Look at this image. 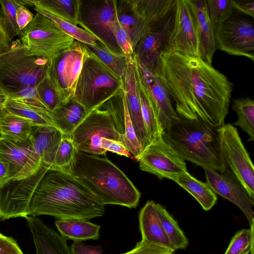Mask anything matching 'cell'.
Listing matches in <instances>:
<instances>
[{
  "mask_svg": "<svg viewBox=\"0 0 254 254\" xmlns=\"http://www.w3.org/2000/svg\"><path fill=\"white\" fill-rule=\"evenodd\" d=\"M158 77L175 103L180 117L220 127L228 113L233 85L200 57L164 50Z\"/></svg>",
  "mask_w": 254,
  "mask_h": 254,
  "instance_id": "cell-1",
  "label": "cell"
},
{
  "mask_svg": "<svg viewBox=\"0 0 254 254\" xmlns=\"http://www.w3.org/2000/svg\"><path fill=\"white\" fill-rule=\"evenodd\" d=\"M105 210L101 200L71 174L50 168L34 192L27 215L89 221L103 216Z\"/></svg>",
  "mask_w": 254,
  "mask_h": 254,
  "instance_id": "cell-2",
  "label": "cell"
},
{
  "mask_svg": "<svg viewBox=\"0 0 254 254\" xmlns=\"http://www.w3.org/2000/svg\"><path fill=\"white\" fill-rule=\"evenodd\" d=\"M97 196L105 205L129 208L138 204L141 194L125 174L106 157L76 150L66 171Z\"/></svg>",
  "mask_w": 254,
  "mask_h": 254,
  "instance_id": "cell-3",
  "label": "cell"
},
{
  "mask_svg": "<svg viewBox=\"0 0 254 254\" xmlns=\"http://www.w3.org/2000/svg\"><path fill=\"white\" fill-rule=\"evenodd\" d=\"M219 128L199 119L179 117L170 123L163 137L184 161L220 172L227 167L222 154Z\"/></svg>",
  "mask_w": 254,
  "mask_h": 254,
  "instance_id": "cell-4",
  "label": "cell"
},
{
  "mask_svg": "<svg viewBox=\"0 0 254 254\" xmlns=\"http://www.w3.org/2000/svg\"><path fill=\"white\" fill-rule=\"evenodd\" d=\"M87 49L72 99L90 112L122 91L123 82Z\"/></svg>",
  "mask_w": 254,
  "mask_h": 254,
  "instance_id": "cell-5",
  "label": "cell"
},
{
  "mask_svg": "<svg viewBox=\"0 0 254 254\" xmlns=\"http://www.w3.org/2000/svg\"><path fill=\"white\" fill-rule=\"evenodd\" d=\"M50 62L33 55L21 43L0 53V88L7 95L36 86L47 75Z\"/></svg>",
  "mask_w": 254,
  "mask_h": 254,
  "instance_id": "cell-6",
  "label": "cell"
},
{
  "mask_svg": "<svg viewBox=\"0 0 254 254\" xmlns=\"http://www.w3.org/2000/svg\"><path fill=\"white\" fill-rule=\"evenodd\" d=\"M75 40L55 22L37 12L20 37L21 44L30 54L45 58L50 63L71 47Z\"/></svg>",
  "mask_w": 254,
  "mask_h": 254,
  "instance_id": "cell-7",
  "label": "cell"
},
{
  "mask_svg": "<svg viewBox=\"0 0 254 254\" xmlns=\"http://www.w3.org/2000/svg\"><path fill=\"white\" fill-rule=\"evenodd\" d=\"M70 137L77 150L95 155L106 154L101 146L102 138L121 142L113 116L104 103L89 113Z\"/></svg>",
  "mask_w": 254,
  "mask_h": 254,
  "instance_id": "cell-8",
  "label": "cell"
},
{
  "mask_svg": "<svg viewBox=\"0 0 254 254\" xmlns=\"http://www.w3.org/2000/svg\"><path fill=\"white\" fill-rule=\"evenodd\" d=\"M117 18L116 0H79L77 25L112 50L123 54L112 33Z\"/></svg>",
  "mask_w": 254,
  "mask_h": 254,
  "instance_id": "cell-9",
  "label": "cell"
},
{
  "mask_svg": "<svg viewBox=\"0 0 254 254\" xmlns=\"http://www.w3.org/2000/svg\"><path fill=\"white\" fill-rule=\"evenodd\" d=\"M87 52L84 44L75 40L71 47L50 63L47 74L57 92L60 105L72 98Z\"/></svg>",
  "mask_w": 254,
  "mask_h": 254,
  "instance_id": "cell-10",
  "label": "cell"
},
{
  "mask_svg": "<svg viewBox=\"0 0 254 254\" xmlns=\"http://www.w3.org/2000/svg\"><path fill=\"white\" fill-rule=\"evenodd\" d=\"M235 9L214 27L217 49L230 55L254 61V26L253 21Z\"/></svg>",
  "mask_w": 254,
  "mask_h": 254,
  "instance_id": "cell-11",
  "label": "cell"
},
{
  "mask_svg": "<svg viewBox=\"0 0 254 254\" xmlns=\"http://www.w3.org/2000/svg\"><path fill=\"white\" fill-rule=\"evenodd\" d=\"M221 144L225 164L249 196L254 200V168L237 128L230 123L219 127Z\"/></svg>",
  "mask_w": 254,
  "mask_h": 254,
  "instance_id": "cell-12",
  "label": "cell"
},
{
  "mask_svg": "<svg viewBox=\"0 0 254 254\" xmlns=\"http://www.w3.org/2000/svg\"><path fill=\"white\" fill-rule=\"evenodd\" d=\"M50 166L42 163L33 174L18 180L9 179L0 187V219L27 216L34 192Z\"/></svg>",
  "mask_w": 254,
  "mask_h": 254,
  "instance_id": "cell-13",
  "label": "cell"
},
{
  "mask_svg": "<svg viewBox=\"0 0 254 254\" xmlns=\"http://www.w3.org/2000/svg\"><path fill=\"white\" fill-rule=\"evenodd\" d=\"M165 50L200 57L196 20L190 0H176L173 26Z\"/></svg>",
  "mask_w": 254,
  "mask_h": 254,
  "instance_id": "cell-14",
  "label": "cell"
},
{
  "mask_svg": "<svg viewBox=\"0 0 254 254\" xmlns=\"http://www.w3.org/2000/svg\"><path fill=\"white\" fill-rule=\"evenodd\" d=\"M139 168L153 174L160 179L174 181L181 175L188 173L186 163L163 136L151 142L136 159Z\"/></svg>",
  "mask_w": 254,
  "mask_h": 254,
  "instance_id": "cell-15",
  "label": "cell"
},
{
  "mask_svg": "<svg viewBox=\"0 0 254 254\" xmlns=\"http://www.w3.org/2000/svg\"><path fill=\"white\" fill-rule=\"evenodd\" d=\"M174 8L140 38L134 49L138 62L158 77L161 72L160 55L166 47L173 26Z\"/></svg>",
  "mask_w": 254,
  "mask_h": 254,
  "instance_id": "cell-16",
  "label": "cell"
},
{
  "mask_svg": "<svg viewBox=\"0 0 254 254\" xmlns=\"http://www.w3.org/2000/svg\"><path fill=\"white\" fill-rule=\"evenodd\" d=\"M206 183L213 191L230 201L243 212L250 226H254V200L248 195L230 169L218 171L204 169Z\"/></svg>",
  "mask_w": 254,
  "mask_h": 254,
  "instance_id": "cell-17",
  "label": "cell"
},
{
  "mask_svg": "<svg viewBox=\"0 0 254 254\" xmlns=\"http://www.w3.org/2000/svg\"><path fill=\"white\" fill-rule=\"evenodd\" d=\"M135 23L130 39L134 47L140 38L174 8L176 0H128Z\"/></svg>",
  "mask_w": 254,
  "mask_h": 254,
  "instance_id": "cell-18",
  "label": "cell"
},
{
  "mask_svg": "<svg viewBox=\"0 0 254 254\" xmlns=\"http://www.w3.org/2000/svg\"><path fill=\"white\" fill-rule=\"evenodd\" d=\"M0 157L11 167V179L18 180L35 173L42 161L34 150L30 140L23 142L0 138Z\"/></svg>",
  "mask_w": 254,
  "mask_h": 254,
  "instance_id": "cell-19",
  "label": "cell"
},
{
  "mask_svg": "<svg viewBox=\"0 0 254 254\" xmlns=\"http://www.w3.org/2000/svg\"><path fill=\"white\" fill-rule=\"evenodd\" d=\"M135 70L144 84L164 132L179 116L173 107L171 97L160 78L144 68L133 55Z\"/></svg>",
  "mask_w": 254,
  "mask_h": 254,
  "instance_id": "cell-20",
  "label": "cell"
},
{
  "mask_svg": "<svg viewBox=\"0 0 254 254\" xmlns=\"http://www.w3.org/2000/svg\"><path fill=\"white\" fill-rule=\"evenodd\" d=\"M114 119L121 142L136 160L143 149L135 134L125 99L124 87L122 91L104 102Z\"/></svg>",
  "mask_w": 254,
  "mask_h": 254,
  "instance_id": "cell-21",
  "label": "cell"
},
{
  "mask_svg": "<svg viewBox=\"0 0 254 254\" xmlns=\"http://www.w3.org/2000/svg\"><path fill=\"white\" fill-rule=\"evenodd\" d=\"M122 80L128 114L137 138L143 150L151 141L142 119L133 56L128 58L127 68Z\"/></svg>",
  "mask_w": 254,
  "mask_h": 254,
  "instance_id": "cell-22",
  "label": "cell"
},
{
  "mask_svg": "<svg viewBox=\"0 0 254 254\" xmlns=\"http://www.w3.org/2000/svg\"><path fill=\"white\" fill-rule=\"evenodd\" d=\"M32 234L36 254H72L66 240L36 217H25Z\"/></svg>",
  "mask_w": 254,
  "mask_h": 254,
  "instance_id": "cell-23",
  "label": "cell"
},
{
  "mask_svg": "<svg viewBox=\"0 0 254 254\" xmlns=\"http://www.w3.org/2000/svg\"><path fill=\"white\" fill-rule=\"evenodd\" d=\"M138 220L141 240L175 252L163 229L156 203L153 200L147 201L139 211Z\"/></svg>",
  "mask_w": 254,
  "mask_h": 254,
  "instance_id": "cell-24",
  "label": "cell"
},
{
  "mask_svg": "<svg viewBox=\"0 0 254 254\" xmlns=\"http://www.w3.org/2000/svg\"><path fill=\"white\" fill-rule=\"evenodd\" d=\"M197 23L200 57L212 64V58L217 49L214 27L208 16L206 0H190Z\"/></svg>",
  "mask_w": 254,
  "mask_h": 254,
  "instance_id": "cell-25",
  "label": "cell"
},
{
  "mask_svg": "<svg viewBox=\"0 0 254 254\" xmlns=\"http://www.w3.org/2000/svg\"><path fill=\"white\" fill-rule=\"evenodd\" d=\"M63 134L51 125H34L30 140L33 147L44 164L52 166Z\"/></svg>",
  "mask_w": 254,
  "mask_h": 254,
  "instance_id": "cell-26",
  "label": "cell"
},
{
  "mask_svg": "<svg viewBox=\"0 0 254 254\" xmlns=\"http://www.w3.org/2000/svg\"><path fill=\"white\" fill-rule=\"evenodd\" d=\"M89 112L72 98L52 111L50 117L53 126L63 135L71 137L75 129Z\"/></svg>",
  "mask_w": 254,
  "mask_h": 254,
  "instance_id": "cell-27",
  "label": "cell"
},
{
  "mask_svg": "<svg viewBox=\"0 0 254 254\" xmlns=\"http://www.w3.org/2000/svg\"><path fill=\"white\" fill-rule=\"evenodd\" d=\"M60 235L65 240L82 242L98 239L101 226L89 221L58 220L55 222Z\"/></svg>",
  "mask_w": 254,
  "mask_h": 254,
  "instance_id": "cell-28",
  "label": "cell"
},
{
  "mask_svg": "<svg viewBox=\"0 0 254 254\" xmlns=\"http://www.w3.org/2000/svg\"><path fill=\"white\" fill-rule=\"evenodd\" d=\"M135 71L142 119L146 132L151 142L162 137L164 132L147 90L135 68Z\"/></svg>",
  "mask_w": 254,
  "mask_h": 254,
  "instance_id": "cell-29",
  "label": "cell"
},
{
  "mask_svg": "<svg viewBox=\"0 0 254 254\" xmlns=\"http://www.w3.org/2000/svg\"><path fill=\"white\" fill-rule=\"evenodd\" d=\"M34 126L27 119L3 112L0 116L1 137L14 142L30 140L31 132Z\"/></svg>",
  "mask_w": 254,
  "mask_h": 254,
  "instance_id": "cell-30",
  "label": "cell"
},
{
  "mask_svg": "<svg viewBox=\"0 0 254 254\" xmlns=\"http://www.w3.org/2000/svg\"><path fill=\"white\" fill-rule=\"evenodd\" d=\"M190 194L205 211L216 203L217 197L206 183L199 181L188 172L178 176L174 181Z\"/></svg>",
  "mask_w": 254,
  "mask_h": 254,
  "instance_id": "cell-31",
  "label": "cell"
},
{
  "mask_svg": "<svg viewBox=\"0 0 254 254\" xmlns=\"http://www.w3.org/2000/svg\"><path fill=\"white\" fill-rule=\"evenodd\" d=\"M33 7L77 25L79 0H32Z\"/></svg>",
  "mask_w": 254,
  "mask_h": 254,
  "instance_id": "cell-32",
  "label": "cell"
},
{
  "mask_svg": "<svg viewBox=\"0 0 254 254\" xmlns=\"http://www.w3.org/2000/svg\"><path fill=\"white\" fill-rule=\"evenodd\" d=\"M4 112L27 119L34 125L53 126L50 117L51 112L43 111L8 96L4 103Z\"/></svg>",
  "mask_w": 254,
  "mask_h": 254,
  "instance_id": "cell-33",
  "label": "cell"
},
{
  "mask_svg": "<svg viewBox=\"0 0 254 254\" xmlns=\"http://www.w3.org/2000/svg\"><path fill=\"white\" fill-rule=\"evenodd\" d=\"M85 45L110 69L122 79L127 68L129 57L112 50L98 41L96 46Z\"/></svg>",
  "mask_w": 254,
  "mask_h": 254,
  "instance_id": "cell-34",
  "label": "cell"
},
{
  "mask_svg": "<svg viewBox=\"0 0 254 254\" xmlns=\"http://www.w3.org/2000/svg\"><path fill=\"white\" fill-rule=\"evenodd\" d=\"M156 207L163 229L174 249H185L189 241L177 222L160 204L156 203Z\"/></svg>",
  "mask_w": 254,
  "mask_h": 254,
  "instance_id": "cell-35",
  "label": "cell"
},
{
  "mask_svg": "<svg viewBox=\"0 0 254 254\" xmlns=\"http://www.w3.org/2000/svg\"><path fill=\"white\" fill-rule=\"evenodd\" d=\"M232 109L236 112L238 119L234 125L240 127L247 133L250 138L254 140V101L248 98H239L233 100Z\"/></svg>",
  "mask_w": 254,
  "mask_h": 254,
  "instance_id": "cell-36",
  "label": "cell"
},
{
  "mask_svg": "<svg viewBox=\"0 0 254 254\" xmlns=\"http://www.w3.org/2000/svg\"><path fill=\"white\" fill-rule=\"evenodd\" d=\"M34 9L55 22L67 35L80 43L90 46H96L97 40L91 34L81 27L50 13L34 7Z\"/></svg>",
  "mask_w": 254,
  "mask_h": 254,
  "instance_id": "cell-37",
  "label": "cell"
},
{
  "mask_svg": "<svg viewBox=\"0 0 254 254\" xmlns=\"http://www.w3.org/2000/svg\"><path fill=\"white\" fill-rule=\"evenodd\" d=\"M254 251V226L238 231L224 254H250Z\"/></svg>",
  "mask_w": 254,
  "mask_h": 254,
  "instance_id": "cell-38",
  "label": "cell"
},
{
  "mask_svg": "<svg viewBox=\"0 0 254 254\" xmlns=\"http://www.w3.org/2000/svg\"><path fill=\"white\" fill-rule=\"evenodd\" d=\"M76 150L71 137L63 135L50 168L66 172L73 160Z\"/></svg>",
  "mask_w": 254,
  "mask_h": 254,
  "instance_id": "cell-39",
  "label": "cell"
},
{
  "mask_svg": "<svg viewBox=\"0 0 254 254\" xmlns=\"http://www.w3.org/2000/svg\"><path fill=\"white\" fill-rule=\"evenodd\" d=\"M32 6L31 0H0V10L12 37H21L22 32L17 26L16 20L17 9L21 6Z\"/></svg>",
  "mask_w": 254,
  "mask_h": 254,
  "instance_id": "cell-40",
  "label": "cell"
},
{
  "mask_svg": "<svg viewBox=\"0 0 254 254\" xmlns=\"http://www.w3.org/2000/svg\"><path fill=\"white\" fill-rule=\"evenodd\" d=\"M207 10L214 27L234 11L233 0H206Z\"/></svg>",
  "mask_w": 254,
  "mask_h": 254,
  "instance_id": "cell-41",
  "label": "cell"
},
{
  "mask_svg": "<svg viewBox=\"0 0 254 254\" xmlns=\"http://www.w3.org/2000/svg\"><path fill=\"white\" fill-rule=\"evenodd\" d=\"M36 87L39 96L51 112L60 106L57 92L47 74Z\"/></svg>",
  "mask_w": 254,
  "mask_h": 254,
  "instance_id": "cell-42",
  "label": "cell"
},
{
  "mask_svg": "<svg viewBox=\"0 0 254 254\" xmlns=\"http://www.w3.org/2000/svg\"><path fill=\"white\" fill-rule=\"evenodd\" d=\"M43 111L51 112L39 96L36 86L28 87L16 93L7 95Z\"/></svg>",
  "mask_w": 254,
  "mask_h": 254,
  "instance_id": "cell-43",
  "label": "cell"
},
{
  "mask_svg": "<svg viewBox=\"0 0 254 254\" xmlns=\"http://www.w3.org/2000/svg\"><path fill=\"white\" fill-rule=\"evenodd\" d=\"M116 8L118 19L130 38L131 31L134 24L135 19L128 0H116Z\"/></svg>",
  "mask_w": 254,
  "mask_h": 254,
  "instance_id": "cell-44",
  "label": "cell"
},
{
  "mask_svg": "<svg viewBox=\"0 0 254 254\" xmlns=\"http://www.w3.org/2000/svg\"><path fill=\"white\" fill-rule=\"evenodd\" d=\"M112 33L122 53L127 57L133 56L134 48L129 37L118 18L113 23Z\"/></svg>",
  "mask_w": 254,
  "mask_h": 254,
  "instance_id": "cell-45",
  "label": "cell"
},
{
  "mask_svg": "<svg viewBox=\"0 0 254 254\" xmlns=\"http://www.w3.org/2000/svg\"><path fill=\"white\" fill-rule=\"evenodd\" d=\"M174 252L168 248L141 240L136 243L133 249L122 254H174Z\"/></svg>",
  "mask_w": 254,
  "mask_h": 254,
  "instance_id": "cell-46",
  "label": "cell"
},
{
  "mask_svg": "<svg viewBox=\"0 0 254 254\" xmlns=\"http://www.w3.org/2000/svg\"><path fill=\"white\" fill-rule=\"evenodd\" d=\"M13 37L0 10V53L10 48L13 43Z\"/></svg>",
  "mask_w": 254,
  "mask_h": 254,
  "instance_id": "cell-47",
  "label": "cell"
},
{
  "mask_svg": "<svg viewBox=\"0 0 254 254\" xmlns=\"http://www.w3.org/2000/svg\"><path fill=\"white\" fill-rule=\"evenodd\" d=\"M0 254H24L15 240L0 233Z\"/></svg>",
  "mask_w": 254,
  "mask_h": 254,
  "instance_id": "cell-48",
  "label": "cell"
},
{
  "mask_svg": "<svg viewBox=\"0 0 254 254\" xmlns=\"http://www.w3.org/2000/svg\"><path fill=\"white\" fill-rule=\"evenodd\" d=\"M101 148L106 152L109 151L121 156L131 157L129 152L121 142L107 138H102Z\"/></svg>",
  "mask_w": 254,
  "mask_h": 254,
  "instance_id": "cell-49",
  "label": "cell"
},
{
  "mask_svg": "<svg viewBox=\"0 0 254 254\" xmlns=\"http://www.w3.org/2000/svg\"><path fill=\"white\" fill-rule=\"evenodd\" d=\"M69 248L72 254H103L101 246L85 245L81 242H74Z\"/></svg>",
  "mask_w": 254,
  "mask_h": 254,
  "instance_id": "cell-50",
  "label": "cell"
},
{
  "mask_svg": "<svg viewBox=\"0 0 254 254\" xmlns=\"http://www.w3.org/2000/svg\"><path fill=\"white\" fill-rule=\"evenodd\" d=\"M34 15L28 9L27 6L23 5L19 7L16 10V20L19 29L23 30L32 21Z\"/></svg>",
  "mask_w": 254,
  "mask_h": 254,
  "instance_id": "cell-51",
  "label": "cell"
},
{
  "mask_svg": "<svg viewBox=\"0 0 254 254\" xmlns=\"http://www.w3.org/2000/svg\"><path fill=\"white\" fill-rule=\"evenodd\" d=\"M234 9L241 14L254 17V0H233Z\"/></svg>",
  "mask_w": 254,
  "mask_h": 254,
  "instance_id": "cell-52",
  "label": "cell"
},
{
  "mask_svg": "<svg viewBox=\"0 0 254 254\" xmlns=\"http://www.w3.org/2000/svg\"><path fill=\"white\" fill-rule=\"evenodd\" d=\"M11 179L10 163L0 157V187Z\"/></svg>",
  "mask_w": 254,
  "mask_h": 254,
  "instance_id": "cell-53",
  "label": "cell"
},
{
  "mask_svg": "<svg viewBox=\"0 0 254 254\" xmlns=\"http://www.w3.org/2000/svg\"><path fill=\"white\" fill-rule=\"evenodd\" d=\"M7 98V95L0 88V116L4 112V105Z\"/></svg>",
  "mask_w": 254,
  "mask_h": 254,
  "instance_id": "cell-54",
  "label": "cell"
},
{
  "mask_svg": "<svg viewBox=\"0 0 254 254\" xmlns=\"http://www.w3.org/2000/svg\"><path fill=\"white\" fill-rule=\"evenodd\" d=\"M250 254H254V251H252L250 253Z\"/></svg>",
  "mask_w": 254,
  "mask_h": 254,
  "instance_id": "cell-55",
  "label": "cell"
},
{
  "mask_svg": "<svg viewBox=\"0 0 254 254\" xmlns=\"http://www.w3.org/2000/svg\"><path fill=\"white\" fill-rule=\"evenodd\" d=\"M1 138V135H0V138Z\"/></svg>",
  "mask_w": 254,
  "mask_h": 254,
  "instance_id": "cell-56",
  "label": "cell"
}]
</instances>
